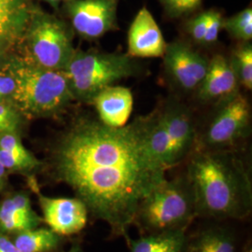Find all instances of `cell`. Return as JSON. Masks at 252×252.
<instances>
[{
    "instance_id": "6da1fadb",
    "label": "cell",
    "mask_w": 252,
    "mask_h": 252,
    "mask_svg": "<svg viewBox=\"0 0 252 252\" xmlns=\"http://www.w3.org/2000/svg\"><path fill=\"white\" fill-rule=\"evenodd\" d=\"M148 124L149 116L120 128L81 119L52 149L54 178L71 188L117 237L128 239L138 206L165 179L166 169L148 144Z\"/></svg>"
},
{
    "instance_id": "7a4b0ae2",
    "label": "cell",
    "mask_w": 252,
    "mask_h": 252,
    "mask_svg": "<svg viewBox=\"0 0 252 252\" xmlns=\"http://www.w3.org/2000/svg\"><path fill=\"white\" fill-rule=\"evenodd\" d=\"M185 175L193 191L197 218L225 221L252 214L251 172L234 149L193 150Z\"/></svg>"
},
{
    "instance_id": "3957f363",
    "label": "cell",
    "mask_w": 252,
    "mask_h": 252,
    "mask_svg": "<svg viewBox=\"0 0 252 252\" xmlns=\"http://www.w3.org/2000/svg\"><path fill=\"white\" fill-rule=\"evenodd\" d=\"M9 73L15 81L10 96L18 111L29 117H49L62 111L74 100L63 71L12 60Z\"/></svg>"
},
{
    "instance_id": "277c9868",
    "label": "cell",
    "mask_w": 252,
    "mask_h": 252,
    "mask_svg": "<svg viewBox=\"0 0 252 252\" xmlns=\"http://www.w3.org/2000/svg\"><path fill=\"white\" fill-rule=\"evenodd\" d=\"M196 218L193 191L186 175H182L165 178L142 200L134 225L144 234L186 231Z\"/></svg>"
},
{
    "instance_id": "5b68a950",
    "label": "cell",
    "mask_w": 252,
    "mask_h": 252,
    "mask_svg": "<svg viewBox=\"0 0 252 252\" xmlns=\"http://www.w3.org/2000/svg\"><path fill=\"white\" fill-rule=\"evenodd\" d=\"M127 54L76 51L64 69L74 100L91 102L101 91L137 73Z\"/></svg>"
},
{
    "instance_id": "8992f818",
    "label": "cell",
    "mask_w": 252,
    "mask_h": 252,
    "mask_svg": "<svg viewBox=\"0 0 252 252\" xmlns=\"http://www.w3.org/2000/svg\"><path fill=\"white\" fill-rule=\"evenodd\" d=\"M25 38L31 62L46 69L64 71L75 53L72 31L60 19L35 9Z\"/></svg>"
},
{
    "instance_id": "52a82bcc",
    "label": "cell",
    "mask_w": 252,
    "mask_h": 252,
    "mask_svg": "<svg viewBox=\"0 0 252 252\" xmlns=\"http://www.w3.org/2000/svg\"><path fill=\"white\" fill-rule=\"evenodd\" d=\"M251 106L248 99L237 94L231 99L220 104V109L197 136L195 149L230 150L234 149L250 133Z\"/></svg>"
},
{
    "instance_id": "ba28073f",
    "label": "cell",
    "mask_w": 252,
    "mask_h": 252,
    "mask_svg": "<svg viewBox=\"0 0 252 252\" xmlns=\"http://www.w3.org/2000/svg\"><path fill=\"white\" fill-rule=\"evenodd\" d=\"M119 0H66L63 9L73 29L85 39H97L118 28Z\"/></svg>"
},
{
    "instance_id": "9c48e42d",
    "label": "cell",
    "mask_w": 252,
    "mask_h": 252,
    "mask_svg": "<svg viewBox=\"0 0 252 252\" xmlns=\"http://www.w3.org/2000/svg\"><path fill=\"white\" fill-rule=\"evenodd\" d=\"M163 57V67L168 79L181 91L197 90L204 80L209 61L189 43L176 40L167 44Z\"/></svg>"
},
{
    "instance_id": "30bf717a",
    "label": "cell",
    "mask_w": 252,
    "mask_h": 252,
    "mask_svg": "<svg viewBox=\"0 0 252 252\" xmlns=\"http://www.w3.org/2000/svg\"><path fill=\"white\" fill-rule=\"evenodd\" d=\"M159 113L170 140L174 167L187 159L196 146L195 124L189 108L179 102L167 103Z\"/></svg>"
},
{
    "instance_id": "8fae6325",
    "label": "cell",
    "mask_w": 252,
    "mask_h": 252,
    "mask_svg": "<svg viewBox=\"0 0 252 252\" xmlns=\"http://www.w3.org/2000/svg\"><path fill=\"white\" fill-rule=\"evenodd\" d=\"M37 192L42 220L54 233L66 236L78 234L85 228L89 211L81 200L77 197H49Z\"/></svg>"
},
{
    "instance_id": "7c38bea8",
    "label": "cell",
    "mask_w": 252,
    "mask_h": 252,
    "mask_svg": "<svg viewBox=\"0 0 252 252\" xmlns=\"http://www.w3.org/2000/svg\"><path fill=\"white\" fill-rule=\"evenodd\" d=\"M127 54L132 58L162 57L167 43L153 14L146 7L139 9L128 30Z\"/></svg>"
},
{
    "instance_id": "4fadbf2b",
    "label": "cell",
    "mask_w": 252,
    "mask_h": 252,
    "mask_svg": "<svg viewBox=\"0 0 252 252\" xmlns=\"http://www.w3.org/2000/svg\"><path fill=\"white\" fill-rule=\"evenodd\" d=\"M239 81L229 58L216 54L208 63L207 74L197 89L198 98L203 103L221 104L239 93Z\"/></svg>"
},
{
    "instance_id": "5bb4252c",
    "label": "cell",
    "mask_w": 252,
    "mask_h": 252,
    "mask_svg": "<svg viewBox=\"0 0 252 252\" xmlns=\"http://www.w3.org/2000/svg\"><path fill=\"white\" fill-rule=\"evenodd\" d=\"M27 192H17L0 202V234H19L42 223Z\"/></svg>"
},
{
    "instance_id": "9a60e30c",
    "label": "cell",
    "mask_w": 252,
    "mask_h": 252,
    "mask_svg": "<svg viewBox=\"0 0 252 252\" xmlns=\"http://www.w3.org/2000/svg\"><path fill=\"white\" fill-rule=\"evenodd\" d=\"M133 94L122 86H108L93 99L100 122L112 128L126 126L133 110Z\"/></svg>"
},
{
    "instance_id": "2e32d148",
    "label": "cell",
    "mask_w": 252,
    "mask_h": 252,
    "mask_svg": "<svg viewBox=\"0 0 252 252\" xmlns=\"http://www.w3.org/2000/svg\"><path fill=\"white\" fill-rule=\"evenodd\" d=\"M214 221L187 234L183 252H238L234 228L221 221Z\"/></svg>"
},
{
    "instance_id": "e0dca14e",
    "label": "cell",
    "mask_w": 252,
    "mask_h": 252,
    "mask_svg": "<svg viewBox=\"0 0 252 252\" xmlns=\"http://www.w3.org/2000/svg\"><path fill=\"white\" fill-rule=\"evenodd\" d=\"M35 9L31 0H0V46L25 36Z\"/></svg>"
},
{
    "instance_id": "ac0fdd59",
    "label": "cell",
    "mask_w": 252,
    "mask_h": 252,
    "mask_svg": "<svg viewBox=\"0 0 252 252\" xmlns=\"http://www.w3.org/2000/svg\"><path fill=\"white\" fill-rule=\"evenodd\" d=\"M186 231L146 234L129 241L128 252H183Z\"/></svg>"
},
{
    "instance_id": "d6986e66",
    "label": "cell",
    "mask_w": 252,
    "mask_h": 252,
    "mask_svg": "<svg viewBox=\"0 0 252 252\" xmlns=\"http://www.w3.org/2000/svg\"><path fill=\"white\" fill-rule=\"evenodd\" d=\"M61 237L50 228L36 227L16 234L12 241L20 252H50L60 245Z\"/></svg>"
},
{
    "instance_id": "ffe728a7",
    "label": "cell",
    "mask_w": 252,
    "mask_h": 252,
    "mask_svg": "<svg viewBox=\"0 0 252 252\" xmlns=\"http://www.w3.org/2000/svg\"><path fill=\"white\" fill-rule=\"evenodd\" d=\"M240 86L247 90L252 89V42H242L232 52L229 58Z\"/></svg>"
},
{
    "instance_id": "44dd1931",
    "label": "cell",
    "mask_w": 252,
    "mask_h": 252,
    "mask_svg": "<svg viewBox=\"0 0 252 252\" xmlns=\"http://www.w3.org/2000/svg\"><path fill=\"white\" fill-rule=\"evenodd\" d=\"M223 28L234 39L241 42H249L252 39V9L247 7L232 15L224 18Z\"/></svg>"
},
{
    "instance_id": "7402d4cb",
    "label": "cell",
    "mask_w": 252,
    "mask_h": 252,
    "mask_svg": "<svg viewBox=\"0 0 252 252\" xmlns=\"http://www.w3.org/2000/svg\"><path fill=\"white\" fill-rule=\"evenodd\" d=\"M168 17L182 18L198 10L203 0H158Z\"/></svg>"
},
{
    "instance_id": "603a6c76",
    "label": "cell",
    "mask_w": 252,
    "mask_h": 252,
    "mask_svg": "<svg viewBox=\"0 0 252 252\" xmlns=\"http://www.w3.org/2000/svg\"><path fill=\"white\" fill-rule=\"evenodd\" d=\"M22 125L20 111L12 105L0 101V135L19 134Z\"/></svg>"
},
{
    "instance_id": "cb8c5ba5",
    "label": "cell",
    "mask_w": 252,
    "mask_h": 252,
    "mask_svg": "<svg viewBox=\"0 0 252 252\" xmlns=\"http://www.w3.org/2000/svg\"><path fill=\"white\" fill-rule=\"evenodd\" d=\"M209 11H202L193 15L186 23V30L190 38L197 44L202 45L207 30Z\"/></svg>"
},
{
    "instance_id": "d4e9b609",
    "label": "cell",
    "mask_w": 252,
    "mask_h": 252,
    "mask_svg": "<svg viewBox=\"0 0 252 252\" xmlns=\"http://www.w3.org/2000/svg\"><path fill=\"white\" fill-rule=\"evenodd\" d=\"M208 23L206 34L204 36L202 45L210 46L216 43L220 31L223 29L224 17L222 13L216 9H208Z\"/></svg>"
},
{
    "instance_id": "484cf974",
    "label": "cell",
    "mask_w": 252,
    "mask_h": 252,
    "mask_svg": "<svg viewBox=\"0 0 252 252\" xmlns=\"http://www.w3.org/2000/svg\"><path fill=\"white\" fill-rule=\"evenodd\" d=\"M15 81L10 74H0V96L2 99L11 96L15 90Z\"/></svg>"
},
{
    "instance_id": "4316f807",
    "label": "cell",
    "mask_w": 252,
    "mask_h": 252,
    "mask_svg": "<svg viewBox=\"0 0 252 252\" xmlns=\"http://www.w3.org/2000/svg\"><path fill=\"white\" fill-rule=\"evenodd\" d=\"M0 252H20L12 240L6 234H0Z\"/></svg>"
},
{
    "instance_id": "83f0119b",
    "label": "cell",
    "mask_w": 252,
    "mask_h": 252,
    "mask_svg": "<svg viewBox=\"0 0 252 252\" xmlns=\"http://www.w3.org/2000/svg\"><path fill=\"white\" fill-rule=\"evenodd\" d=\"M7 180H8L7 170H6V168L0 162V191H2L4 188L6 187Z\"/></svg>"
},
{
    "instance_id": "f1b7e54d",
    "label": "cell",
    "mask_w": 252,
    "mask_h": 252,
    "mask_svg": "<svg viewBox=\"0 0 252 252\" xmlns=\"http://www.w3.org/2000/svg\"><path fill=\"white\" fill-rule=\"evenodd\" d=\"M240 252H252V240L250 239H248L247 241H246V243L243 246V248H242V250L240 251Z\"/></svg>"
},
{
    "instance_id": "f546056e",
    "label": "cell",
    "mask_w": 252,
    "mask_h": 252,
    "mask_svg": "<svg viewBox=\"0 0 252 252\" xmlns=\"http://www.w3.org/2000/svg\"><path fill=\"white\" fill-rule=\"evenodd\" d=\"M46 2H48L50 5H52L54 8H57L58 5L61 3V2H64L66 0H44Z\"/></svg>"
},
{
    "instance_id": "4dcf8cb0",
    "label": "cell",
    "mask_w": 252,
    "mask_h": 252,
    "mask_svg": "<svg viewBox=\"0 0 252 252\" xmlns=\"http://www.w3.org/2000/svg\"><path fill=\"white\" fill-rule=\"evenodd\" d=\"M83 252V250L81 249V247L79 246V245H75V246H73L72 248L68 251V252Z\"/></svg>"
},
{
    "instance_id": "1f68e13d",
    "label": "cell",
    "mask_w": 252,
    "mask_h": 252,
    "mask_svg": "<svg viewBox=\"0 0 252 252\" xmlns=\"http://www.w3.org/2000/svg\"><path fill=\"white\" fill-rule=\"evenodd\" d=\"M2 48H3V47H2V46H0V55H1V51H2Z\"/></svg>"
},
{
    "instance_id": "d6a6232c",
    "label": "cell",
    "mask_w": 252,
    "mask_h": 252,
    "mask_svg": "<svg viewBox=\"0 0 252 252\" xmlns=\"http://www.w3.org/2000/svg\"><path fill=\"white\" fill-rule=\"evenodd\" d=\"M1 100H3V99H2V97H1V96H0V101H1Z\"/></svg>"
}]
</instances>
